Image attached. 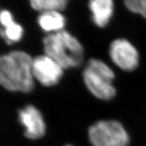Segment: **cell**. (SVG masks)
Listing matches in <instances>:
<instances>
[{
  "mask_svg": "<svg viewBox=\"0 0 146 146\" xmlns=\"http://www.w3.org/2000/svg\"><path fill=\"white\" fill-rule=\"evenodd\" d=\"M88 138L92 146H129L130 141L124 126L114 120L96 122L89 128Z\"/></svg>",
  "mask_w": 146,
  "mask_h": 146,
  "instance_id": "cell-4",
  "label": "cell"
},
{
  "mask_svg": "<svg viewBox=\"0 0 146 146\" xmlns=\"http://www.w3.org/2000/svg\"><path fill=\"white\" fill-rule=\"evenodd\" d=\"M32 8L40 13L45 11L61 12L66 7L68 0H29Z\"/></svg>",
  "mask_w": 146,
  "mask_h": 146,
  "instance_id": "cell-11",
  "label": "cell"
},
{
  "mask_svg": "<svg viewBox=\"0 0 146 146\" xmlns=\"http://www.w3.org/2000/svg\"><path fill=\"white\" fill-rule=\"evenodd\" d=\"M109 55L112 62L124 71L131 72L137 68L139 54L136 47L125 39H116L110 43Z\"/></svg>",
  "mask_w": 146,
  "mask_h": 146,
  "instance_id": "cell-6",
  "label": "cell"
},
{
  "mask_svg": "<svg viewBox=\"0 0 146 146\" xmlns=\"http://www.w3.org/2000/svg\"><path fill=\"white\" fill-rule=\"evenodd\" d=\"M64 69L46 54L33 58L32 71L35 81L45 87H52L59 83L63 76Z\"/></svg>",
  "mask_w": 146,
  "mask_h": 146,
  "instance_id": "cell-5",
  "label": "cell"
},
{
  "mask_svg": "<svg viewBox=\"0 0 146 146\" xmlns=\"http://www.w3.org/2000/svg\"><path fill=\"white\" fill-rule=\"evenodd\" d=\"M124 3L130 12L146 19V0H124Z\"/></svg>",
  "mask_w": 146,
  "mask_h": 146,
  "instance_id": "cell-12",
  "label": "cell"
},
{
  "mask_svg": "<svg viewBox=\"0 0 146 146\" xmlns=\"http://www.w3.org/2000/svg\"><path fill=\"white\" fill-rule=\"evenodd\" d=\"M37 23L43 31L52 34L64 30L66 18L59 11H45L40 13Z\"/></svg>",
  "mask_w": 146,
  "mask_h": 146,
  "instance_id": "cell-10",
  "label": "cell"
},
{
  "mask_svg": "<svg viewBox=\"0 0 146 146\" xmlns=\"http://www.w3.org/2000/svg\"><path fill=\"white\" fill-rule=\"evenodd\" d=\"M89 8L94 23L104 28L109 23L114 12L113 0H89Z\"/></svg>",
  "mask_w": 146,
  "mask_h": 146,
  "instance_id": "cell-9",
  "label": "cell"
},
{
  "mask_svg": "<svg viewBox=\"0 0 146 146\" xmlns=\"http://www.w3.org/2000/svg\"><path fill=\"white\" fill-rule=\"evenodd\" d=\"M18 120L24 127V135L31 140L39 139L45 135L46 124L41 112L33 105H27L18 112Z\"/></svg>",
  "mask_w": 146,
  "mask_h": 146,
  "instance_id": "cell-7",
  "label": "cell"
},
{
  "mask_svg": "<svg viewBox=\"0 0 146 146\" xmlns=\"http://www.w3.org/2000/svg\"><path fill=\"white\" fill-rule=\"evenodd\" d=\"M33 58L23 51L0 56V85L14 92L30 93L34 89Z\"/></svg>",
  "mask_w": 146,
  "mask_h": 146,
  "instance_id": "cell-1",
  "label": "cell"
},
{
  "mask_svg": "<svg viewBox=\"0 0 146 146\" xmlns=\"http://www.w3.org/2000/svg\"><path fill=\"white\" fill-rule=\"evenodd\" d=\"M115 74L112 69L99 59L91 58L83 71L84 83L91 94L98 99L108 101L113 99L116 90L113 85Z\"/></svg>",
  "mask_w": 146,
  "mask_h": 146,
  "instance_id": "cell-3",
  "label": "cell"
},
{
  "mask_svg": "<svg viewBox=\"0 0 146 146\" xmlns=\"http://www.w3.org/2000/svg\"><path fill=\"white\" fill-rule=\"evenodd\" d=\"M64 146H74V145H71V144H66V145H64Z\"/></svg>",
  "mask_w": 146,
  "mask_h": 146,
  "instance_id": "cell-13",
  "label": "cell"
},
{
  "mask_svg": "<svg viewBox=\"0 0 146 146\" xmlns=\"http://www.w3.org/2000/svg\"><path fill=\"white\" fill-rule=\"evenodd\" d=\"M0 23L3 27L0 29V35L7 43L12 44L21 41L24 34L23 28L14 21L10 12L5 10L0 12Z\"/></svg>",
  "mask_w": 146,
  "mask_h": 146,
  "instance_id": "cell-8",
  "label": "cell"
},
{
  "mask_svg": "<svg viewBox=\"0 0 146 146\" xmlns=\"http://www.w3.org/2000/svg\"><path fill=\"white\" fill-rule=\"evenodd\" d=\"M44 53L64 69L78 68L84 61V48L74 36L63 30L47 34L43 39Z\"/></svg>",
  "mask_w": 146,
  "mask_h": 146,
  "instance_id": "cell-2",
  "label": "cell"
}]
</instances>
